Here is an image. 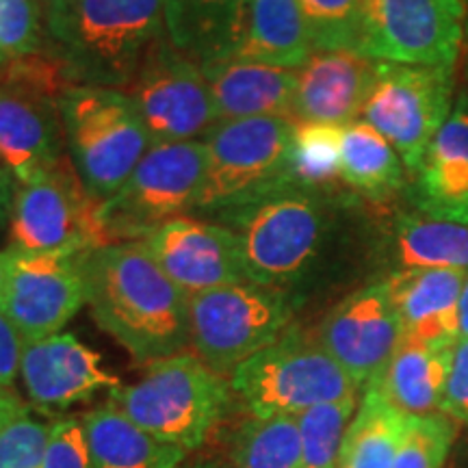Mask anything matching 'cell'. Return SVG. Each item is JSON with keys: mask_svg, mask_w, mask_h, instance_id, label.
<instances>
[{"mask_svg": "<svg viewBox=\"0 0 468 468\" xmlns=\"http://www.w3.org/2000/svg\"><path fill=\"white\" fill-rule=\"evenodd\" d=\"M87 306L96 324L133 358L156 362L189 343V295L169 280L142 241L80 256Z\"/></svg>", "mask_w": 468, "mask_h": 468, "instance_id": "cell-1", "label": "cell"}, {"mask_svg": "<svg viewBox=\"0 0 468 468\" xmlns=\"http://www.w3.org/2000/svg\"><path fill=\"white\" fill-rule=\"evenodd\" d=\"M44 28L76 83L124 91L165 35V0H50Z\"/></svg>", "mask_w": 468, "mask_h": 468, "instance_id": "cell-2", "label": "cell"}, {"mask_svg": "<svg viewBox=\"0 0 468 468\" xmlns=\"http://www.w3.org/2000/svg\"><path fill=\"white\" fill-rule=\"evenodd\" d=\"M325 202V193L291 183L218 215V224L237 237L250 282L284 291L306 276L327 237Z\"/></svg>", "mask_w": 468, "mask_h": 468, "instance_id": "cell-3", "label": "cell"}, {"mask_svg": "<svg viewBox=\"0 0 468 468\" xmlns=\"http://www.w3.org/2000/svg\"><path fill=\"white\" fill-rule=\"evenodd\" d=\"M230 384L196 354L150 362L144 378L113 390V406L150 436L193 452L207 442L230 406Z\"/></svg>", "mask_w": 468, "mask_h": 468, "instance_id": "cell-4", "label": "cell"}, {"mask_svg": "<svg viewBox=\"0 0 468 468\" xmlns=\"http://www.w3.org/2000/svg\"><path fill=\"white\" fill-rule=\"evenodd\" d=\"M68 156L85 191L107 202L152 148L133 98L122 90L76 85L58 101Z\"/></svg>", "mask_w": 468, "mask_h": 468, "instance_id": "cell-5", "label": "cell"}, {"mask_svg": "<svg viewBox=\"0 0 468 468\" xmlns=\"http://www.w3.org/2000/svg\"><path fill=\"white\" fill-rule=\"evenodd\" d=\"M295 120L248 117L219 122L204 137L207 178L193 213L218 215L291 185Z\"/></svg>", "mask_w": 468, "mask_h": 468, "instance_id": "cell-6", "label": "cell"}, {"mask_svg": "<svg viewBox=\"0 0 468 468\" xmlns=\"http://www.w3.org/2000/svg\"><path fill=\"white\" fill-rule=\"evenodd\" d=\"M230 388L256 419L297 417L303 410L358 393L354 379L321 343L292 327L234 368Z\"/></svg>", "mask_w": 468, "mask_h": 468, "instance_id": "cell-7", "label": "cell"}, {"mask_svg": "<svg viewBox=\"0 0 468 468\" xmlns=\"http://www.w3.org/2000/svg\"><path fill=\"white\" fill-rule=\"evenodd\" d=\"M291 314L284 291L254 282L197 292L189 297V345L213 371L232 376L289 330Z\"/></svg>", "mask_w": 468, "mask_h": 468, "instance_id": "cell-8", "label": "cell"}, {"mask_svg": "<svg viewBox=\"0 0 468 468\" xmlns=\"http://www.w3.org/2000/svg\"><path fill=\"white\" fill-rule=\"evenodd\" d=\"M14 248L33 254L83 256L117 245L102 215L66 156L52 172L20 185L11 207Z\"/></svg>", "mask_w": 468, "mask_h": 468, "instance_id": "cell-9", "label": "cell"}, {"mask_svg": "<svg viewBox=\"0 0 468 468\" xmlns=\"http://www.w3.org/2000/svg\"><path fill=\"white\" fill-rule=\"evenodd\" d=\"M204 178V139L152 145L124 186L102 202V215L113 241H142L154 228L186 218L200 200Z\"/></svg>", "mask_w": 468, "mask_h": 468, "instance_id": "cell-10", "label": "cell"}, {"mask_svg": "<svg viewBox=\"0 0 468 468\" xmlns=\"http://www.w3.org/2000/svg\"><path fill=\"white\" fill-rule=\"evenodd\" d=\"M455 68L378 61L362 120L388 139L410 174L453 111Z\"/></svg>", "mask_w": 468, "mask_h": 468, "instance_id": "cell-11", "label": "cell"}, {"mask_svg": "<svg viewBox=\"0 0 468 468\" xmlns=\"http://www.w3.org/2000/svg\"><path fill=\"white\" fill-rule=\"evenodd\" d=\"M464 17L462 0H365L358 52L382 63L455 68Z\"/></svg>", "mask_w": 468, "mask_h": 468, "instance_id": "cell-12", "label": "cell"}, {"mask_svg": "<svg viewBox=\"0 0 468 468\" xmlns=\"http://www.w3.org/2000/svg\"><path fill=\"white\" fill-rule=\"evenodd\" d=\"M126 93L148 128L152 145L196 142L219 124L202 66L176 50L167 35L145 52Z\"/></svg>", "mask_w": 468, "mask_h": 468, "instance_id": "cell-13", "label": "cell"}, {"mask_svg": "<svg viewBox=\"0 0 468 468\" xmlns=\"http://www.w3.org/2000/svg\"><path fill=\"white\" fill-rule=\"evenodd\" d=\"M9 278L0 313L28 341L58 335L87 306L80 256L33 254L11 248Z\"/></svg>", "mask_w": 468, "mask_h": 468, "instance_id": "cell-14", "label": "cell"}, {"mask_svg": "<svg viewBox=\"0 0 468 468\" xmlns=\"http://www.w3.org/2000/svg\"><path fill=\"white\" fill-rule=\"evenodd\" d=\"M317 341L358 388H367L403 341L401 321L386 280L338 302L321 324Z\"/></svg>", "mask_w": 468, "mask_h": 468, "instance_id": "cell-15", "label": "cell"}, {"mask_svg": "<svg viewBox=\"0 0 468 468\" xmlns=\"http://www.w3.org/2000/svg\"><path fill=\"white\" fill-rule=\"evenodd\" d=\"M142 243L161 271L189 297L219 286L250 282L237 237L218 221L186 215L154 228Z\"/></svg>", "mask_w": 468, "mask_h": 468, "instance_id": "cell-16", "label": "cell"}, {"mask_svg": "<svg viewBox=\"0 0 468 468\" xmlns=\"http://www.w3.org/2000/svg\"><path fill=\"white\" fill-rule=\"evenodd\" d=\"M20 379L28 401L42 412H58L96 395L120 388V379L102 367L101 354L74 335L28 341L22 349Z\"/></svg>", "mask_w": 468, "mask_h": 468, "instance_id": "cell-17", "label": "cell"}, {"mask_svg": "<svg viewBox=\"0 0 468 468\" xmlns=\"http://www.w3.org/2000/svg\"><path fill=\"white\" fill-rule=\"evenodd\" d=\"M376 68L378 61L358 50H314L297 69L292 120L341 128L358 122L376 83Z\"/></svg>", "mask_w": 468, "mask_h": 468, "instance_id": "cell-18", "label": "cell"}, {"mask_svg": "<svg viewBox=\"0 0 468 468\" xmlns=\"http://www.w3.org/2000/svg\"><path fill=\"white\" fill-rule=\"evenodd\" d=\"M464 276L466 271L458 269H403L386 280L403 338L434 347L458 343V303Z\"/></svg>", "mask_w": 468, "mask_h": 468, "instance_id": "cell-19", "label": "cell"}, {"mask_svg": "<svg viewBox=\"0 0 468 468\" xmlns=\"http://www.w3.org/2000/svg\"><path fill=\"white\" fill-rule=\"evenodd\" d=\"M63 145L58 104L0 90V163L20 185L52 172L66 159Z\"/></svg>", "mask_w": 468, "mask_h": 468, "instance_id": "cell-20", "label": "cell"}, {"mask_svg": "<svg viewBox=\"0 0 468 468\" xmlns=\"http://www.w3.org/2000/svg\"><path fill=\"white\" fill-rule=\"evenodd\" d=\"M414 176L412 200L420 215L468 226V109L455 101Z\"/></svg>", "mask_w": 468, "mask_h": 468, "instance_id": "cell-21", "label": "cell"}, {"mask_svg": "<svg viewBox=\"0 0 468 468\" xmlns=\"http://www.w3.org/2000/svg\"><path fill=\"white\" fill-rule=\"evenodd\" d=\"M219 122L248 117H291L297 91V69L221 58L202 66Z\"/></svg>", "mask_w": 468, "mask_h": 468, "instance_id": "cell-22", "label": "cell"}, {"mask_svg": "<svg viewBox=\"0 0 468 468\" xmlns=\"http://www.w3.org/2000/svg\"><path fill=\"white\" fill-rule=\"evenodd\" d=\"M251 0H165V35L197 66L230 58Z\"/></svg>", "mask_w": 468, "mask_h": 468, "instance_id": "cell-23", "label": "cell"}, {"mask_svg": "<svg viewBox=\"0 0 468 468\" xmlns=\"http://www.w3.org/2000/svg\"><path fill=\"white\" fill-rule=\"evenodd\" d=\"M313 52V35L297 0H251L230 58L300 69Z\"/></svg>", "mask_w": 468, "mask_h": 468, "instance_id": "cell-24", "label": "cell"}, {"mask_svg": "<svg viewBox=\"0 0 468 468\" xmlns=\"http://www.w3.org/2000/svg\"><path fill=\"white\" fill-rule=\"evenodd\" d=\"M453 347H434L403 338L373 388L408 417H430L442 408Z\"/></svg>", "mask_w": 468, "mask_h": 468, "instance_id": "cell-25", "label": "cell"}, {"mask_svg": "<svg viewBox=\"0 0 468 468\" xmlns=\"http://www.w3.org/2000/svg\"><path fill=\"white\" fill-rule=\"evenodd\" d=\"M90 468H178L186 452L150 436L113 403L80 419Z\"/></svg>", "mask_w": 468, "mask_h": 468, "instance_id": "cell-26", "label": "cell"}, {"mask_svg": "<svg viewBox=\"0 0 468 468\" xmlns=\"http://www.w3.org/2000/svg\"><path fill=\"white\" fill-rule=\"evenodd\" d=\"M408 420V414L390 406L373 386H367L345 434L338 468H393Z\"/></svg>", "mask_w": 468, "mask_h": 468, "instance_id": "cell-27", "label": "cell"}, {"mask_svg": "<svg viewBox=\"0 0 468 468\" xmlns=\"http://www.w3.org/2000/svg\"><path fill=\"white\" fill-rule=\"evenodd\" d=\"M403 161L382 133L365 120L341 128V180L362 196L382 200L403 186Z\"/></svg>", "mask_w": 468, "mask_h": 468, "instance_id": "cell-28", "label": "cell"}, {"mask_svg": "<svg viewBox=\"0 0 468 468\" xmlns=\"http://www.w3.org/2000/svg\"><path fill=\"white\" fill-rule=\"evenodd\" d=\"M393 259L403 269L468 271V226L427 215H399L393 228Z\"/></svg>", "mask_w": 468, "mask_h": 468, "instance_id": "cell-29", "label": "cell"}, {"mask_svg": "<svg viewBox=\"0 0 468 468\" xmlns=\"http://www.w3.org/2000/svg\"><path fill=\"white\" fill-rule=\"evenodd\" d=\"M232 460V468H300L297 417H251L234 438Z\"/></svg>", "mask_w": 468, "mask_h": 468, "instance_id": "cell-30", "label": "cell"}, {"mask_svg": "<svg viewBox=\"0 0 468 468\" xmlns=\"http://www.w3.org/2000/svg\"><path fill=\"white\" fill-rule=\"evenodd\" d=\"M291 180L317 193L341 180V126L295 122Z\"/></svg>", "mask_w": 468, "mask_h": 468, "instance_id": "cell-31", "label": "cell"}, {"mask_svg": "<svg viewBox=\"0 0 468 468\" xmlns=\"http://www.w3.org/2000/svg\"><path fill=\"white\" fill-rule=\"evenodd\" d=\"M354 412L356 397H347L297 414L302 441L300 468H338L341 447Z\"/></svg>", "mask_w": 468, "mask_h": 468, "instance_id": "cell-32", "label": "cell"}, {"mask_svg": "<svg viewBox=\"0 0 468 468\" xmlns=\"http://www.w3.org/2000/svg\"><path fill=\"white\" fill-rule=\"evenodd\" d=\"M79 83L69 74L66 63L52 52H33V55L5 58L0 63V90L22 96L37 98L58 104L66 93Z\"/></svg>", "mask_w": 468, "mask_h": 468, "instance_id": "cell-33", "label": "cell"}, {"mask_svg": "<svg viewBox=\"0 0 468 468\" xmlns=\"http://www.w3.org/2000/svg\"><path fill=\"white\" fill-rule=\"evenodd\" d=\"M314 50H358L365 0H297Z\"/></svg>", "mask_w": 468, "mask_h": 468, "instance_id": "cell-34", "label": "cell"}, {"mask_svg": "<svg viewBox=\"0 0 468 468\" xmlns=\"http://www.w3.org/2000/svg\"><path fill=\"white\" fill-rule=\"evenodd\" d=\"M455 438L453 419L438 412L410 417L393 468H442Z\"/></svg>", "mask_w": 468, "mask_h": 468, "instance_id": "cell-35", "label": "cell"}, {"mask_svg": "<svg viewBox=\"0 0 468 468\" xmlns=\"http://www.w3.org/2000/svg\"><path fill=\"white\" fill-rule=\"evenodd\" d=\"M42 17L35 0H0V55L16 58L42 50Z\"/></svg>", "mask_w": 468, "mask_h": 468, "instance_id": "cell-36", "label": "cell"}, {"mask_svg": "<svg viewBox=\"0 0 468 468\" xmlns=\"http://www.w3.org/2000/svg\"><path fill=\"white\" fill-rule=\"evenodd\" d=\"M52 423L28 417L0 430V468H37L50 442Z\"/></svg>", "mask_w": 468, "mask_h": 468, "instance_id": "cell-37", "label": "cell"}, {"mask_svg": "<svg viewBox=\"0 0 468 468\" xmlns=\"http://www.w3.org/2000/svg\"><path fill=\"white\" fill-rule=\"evenodd\" d=\"M37 468H90L80 420L61 419L52 423L50 442Z\"/></svg>", "mask_w": 468, "mask_h": 468, "instance_id": "cell-38", "label": "cell"}, {"mask_svg": "<svg viewBox=\"0 0 468 468\" xmlns=\"http://www.w3.org/2000/svg\"><path fill=\"white\" fill-rule=\"evenodd\" d=\"M441 412L460 423H468V338H458L453 345Z\"/></svg>", "mask_w": 468, "mask_h": 468, "instance_id": "cell-39", "label": "cell"}, {"mask_svg": "<svg viewBox=\"0 0 468 468\" xmlns=\"http://www.w3.org/2000/svg\"><path fill=\"white\" fill-rule=\"evenodd\" d=\"M22 349H25V338L0 313V386L5 388H9L16 378H20Z\"/></svg>", "mask_w": 468, "mask_h": 468, "instance_id": "cell-40", "label": "cell"}, {"mask_svg": "<svg viewBox=\"0 0 468 468\" xmlns=\"http://www.w3.org/2000/svg\"><path fill=\"white\" fill-rule=\"evenodd\" d=\"M28 414V406L20 399L16 393H11L9 388L0 386V430L14 423L16 419Z\"/></svg>", "mask_w": 468, "mask_h": 468, "instance_id": "cell-41", "label": "cell"}, {"mask_svg": "<svg viewBox=\"0 0 468 468\" xmlns=\"http://www.w3.org/2000/svg\"><path fill=\"white\" fill-rule=\"evenodd\" d=\"M14 193H11V178L9 169L0 163V226L3 221L11 218V207H14Z\"/></svg>", "mask_w": 468, "mask_h": 468, "instance_id": "cell-42", "label": "cell"}, {"mask_svg": "<svg viewBox=\"0 0 468 468\" xmlns=\"http://www.w3.org/2000/svg\"><path fill=\"white\" fill-rule=\"evenodd\" d=\"M458 321H460V338H468V271H466L464 284H462V291H460Z\"/></svg>", "mask_w": 468, "mask_h": 468, "instance_id": "cell-43", "label": "cell"}, {"mask_svg": "<svg viewBox=\"0 0 468 468\" xmlns=\"http://www.w3.org/2000/svg\"><path fill=\"white\" fill-rule=\"evenodd\" d=\"M9 262H11V254L7 251H0V302H3L5 295V286H7V278H9Z\"/></svg>", "mask_w": 468, "mask_h": 468, "instance_id": "cell-44", "label": "cell"}, {"mask_svg": "<svg viewBox=\"0 0 468 468\" xmlns=\"http://www.w3.org/2000/svg\"><path fill=\"white\" fill-rule=\"evenodd\" d=\"M458 102H462L468 109V66L464 69V80H462V87L458 91Z\"/></svg>", "mask_w": 468, "mask_h": 468, "instance_id": "cell-45", "label": "cell"}, {"mask_svg": "<svg viewBox=\"0 0 468 468\" xmlns=\"http://www.w3.org/2000/svg\"><path fill=\"white\" fill-rule=\"evenodd\" d=\"M185 468H232L224 464V462H218V460H204V462H196V464H189Z\"/></svg>", "mask_w": 468, "mask_h": 468, "instance_id": "cell-46", "label": "cell"}, {"mask_svg": "<svg viewBox=\"0 0 468 468\" xmlns=\"http://www.w3.org/2000/svg\"><path fill=\"white\" fill-rule=\"evenodd\" d=\"M466 39H468V20H466Z\"/></svg>", "mask_w": 468, "mask_h": 468, "instance_id": "cell-47", "label": "cell"}, {"mask_svg": "<svg viewBox=\"0 0 468 468\" xmlns=\"http://www.w3.org/2000/svg\"><path fill=\"white\" fill-rule=\"evenodd\" d=\"M35 3H37V0H35ZM46 3H50V0H46Z\"/></svg>", "mask_w": 468, "mask_h": 468, "instance_id": "cell-48", "label": "cell"}]
</instances>
